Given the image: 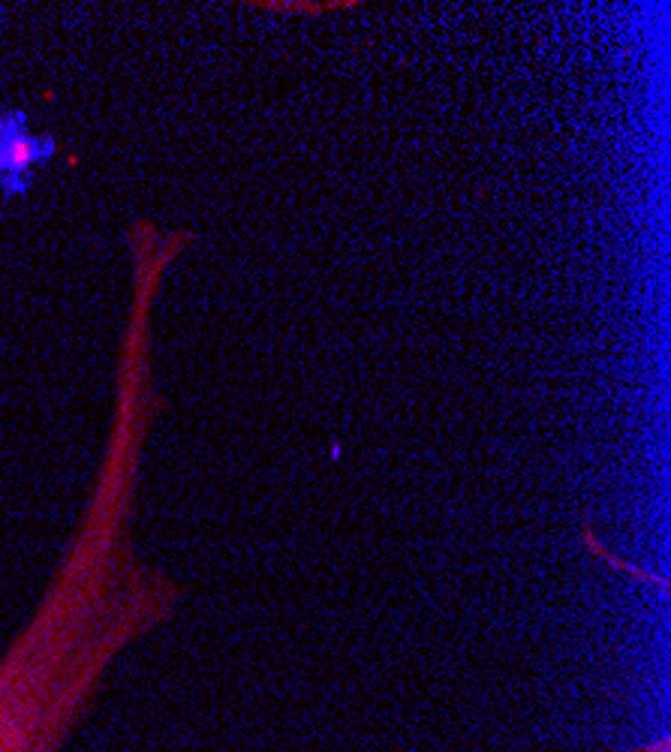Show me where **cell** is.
Masks as SVG:
<instances>
[{
	"label": "cell",
	"mask_w": 671,
	"mask_h": 752,
	"mask_svg": "<svg viewBox=\"0 0 671 752\" xmlns=\"http://www.w3.org/2000/svg\"><path fill=\"white\" fill-rule=\"evenodd\" d=\"M632 752H668V740L663 737V740H656V744H647V746L632 749Z\"/></svg>",
	"instance_id": "obj_1"
}]
</instances>
